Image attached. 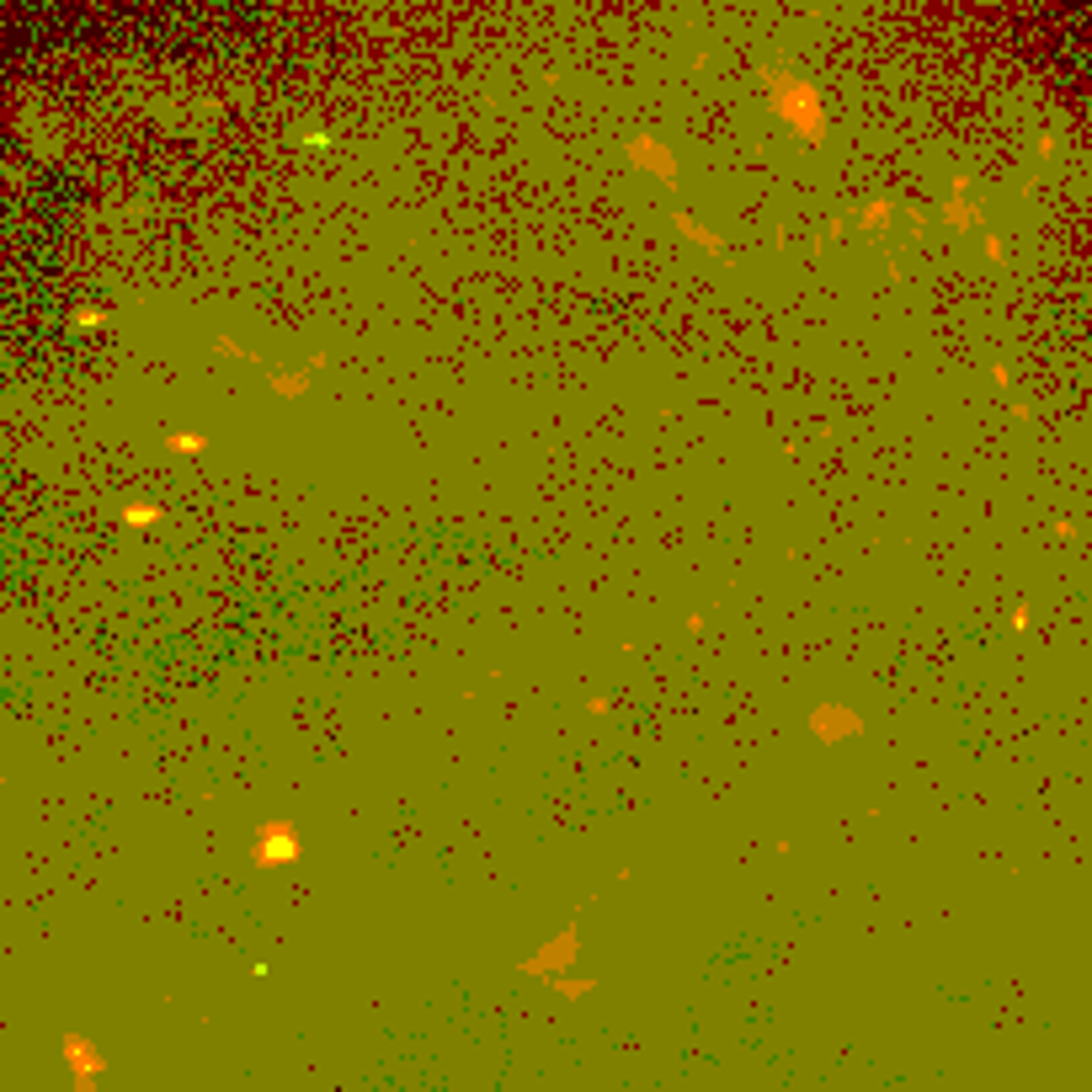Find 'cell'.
Masks as SVG:
<instances>
[{"label":"cell","mask_w":1092,"mask_h":1092,"mask_svg":"<svg viewBox=\"0 0 1092 1092\" xmlns=\"http://www.w3.org/2000/svg\"><path fill=\"white\" fill-rule=\"evenodd\" d=\"M629 160H640L650 176H661V182H677V155L666 150L661 139H650V133H634L629 139Z\"/></svg>","instance_id":"cell-5"},{"label":"cell","mask_w":1092,"mask_h":1092,"mask_svg":"<svg viewBox=\"0 0 1092 1092\" xmlns=\"http://www.w3.org/2000/svg\"><path fill=\"white\" fill-rule=\"evenodd\" d=\"M576 948H581L576 927H565V933L555 938V948H544V954H533V960H522V975H538V981H559V970L576 960Z\"/></svg>","instance_id":"cell-3"},{"label":"cell","mask_w":1092,"mask_h":1092,"mask_svg":"<svg viewBox=\"0 0 1092 1092\" xmlns=\"http://www.w3.org/2000/svg\"><path fill=\"white\" fill-rule=\"evenodd\" d=\"M559 985V997H586L592 991V981H555Z\"/></svg>","instance_id":"cell-8"},{"label":"cell","mask_w":1092,"mask_h":1092,"mask_svg":"<svg viewBox=\"0 0 1092 1092\" xmlns=\"http://www.w3.org/2000/svg\"><path fill=\"white\" fill-rule=\"evenodd\" d=\"M272 389H278V395H304V389H309V379H304V373H278V379H272Z\"/></svg>","instance_id":"cell-7"},{"label":"cell","mask_w":1092,"mask_h":1092,"mask_svg":"<svg viewBox=\"0 0 1092 1092\" xmlns=\"http://www.w3.org/2000/svg\"><path fill=\"white\" fill-rule=\"evenodd\" d=\"M304 847H299V832L288 821H267L257 832V869H278V863H294Z\"/></svg>","instance_id":"cell-2"},{"label":"cell","mask_w":1092,"mask_h":1092,"mask_svg":"<svg viewBox=\"0 0 1092 1092\" xmlns=\"http://www.w3.org/2000/svg\"><path fill=\"white\" fill-rule=\"evenodd\" d=\"M863 730V720H858L853 709H842V704H821L810 714V735L815 741H847V735H858Z\"/></svg>","instance_id":"cell-4"},{"label":"cell","mask_w":1092,"mask_h":1092,"mask_svg":"<svg viewBox=\"0 0 1092 1092\" xmlns=\"http://www.w3.org/2000/svg\"><path fill=\"white\" fill-rule=\"evenodd\" d=\"M672 224H677V230H683V235L693 240V245H704L709 257H720V251H725V245H720V235H714V230H704L698 219H687V214H672Z\"/></svg>","instance_id":"cell-6"},{"label":"cell","mask_w":1092,"mask_h":1092,"mask_svg":"<svg viewBox=\"0 0 1092 1092\" xmlns=\"http://www.w3.org/2000/svg\"><path fill=\"white\" fill-rule=\"evenodd\" d=\"M768 96H772V112H778L799 139H810V144L826 139V107H821V91H815L810 81L772 69V75H768Z\"/></svg>","instance_id":"cell-1"}]
</instances>
